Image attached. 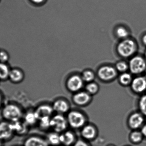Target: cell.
<instances>
[{
    "mask_svg": "<svg viewBox=\"0 0 146 146\" xmlns=\"http://www.w3.org/2000/svg\"><path fill=\"white\" fill-rule=\"evenodd\" d=\"M139 108L141 114L146 116V94L142 96L140 99Z\"/></svg>",
    "mask_w": 146,
    "mask_h": 146,
    "instance_id": "cell-27",
    "label": "cell"
},
{
    "mask_svg": "<svg viewBox=\"0 0 146 146\" xmlns=\"http://www.w3.org/2000/svg\"><path fill=\"white\" fill-rule=\"evenodd\" d=\"M143 135L141 132L135 131L132 132L130 135V140L133 143L137 144L142 141Z\"/></svg>",
    "mask_w": 146,
    "mask_h": 146,
    "instance_id": "cell-24",
    "label": "cell"
},
{
    "mask_svg": "<svg viewBox=\"0 0 146 146\" xmlns=\"http://www.w3.org/2000/svg\"><path fill=\"white\" fill-rule=\"evenodd\" d=\"M52 106L56 114L66 115L71 110L70 103L64 98L56 99L53 102Z\"/></svg>",
    "mask_w": 146,
    "mask_h": 146,
    "instance_id": "cell-9",
    "label": "cell"
},
{
    "mask_svg": "<svg viewBox=\"0 0 146 146\" xmlns=\"http://www.w3.org/2000/svg\"><path fill=\"white\" fill-rule=\"evenodd\" d=\"M2 141L0 140V146H3Z\"/></svg>",
    "mask_w": 146,
    "mask_h": 146,
    "instance_id": "cell-36",
    "label": "cell"
},
{
    "mask_svg": "<svg viewBox=\"0 0 146 146\" xmlns=\"http://www.w3.org/2000/svg\"><path fill=\"white\" fill-rule=\"evenodd\" d=\"M81 77L84 82L88 83L93 81L95 79V75L92 71L88 69L83 72Z\"/></svg>",
    "mask_w": 146,
    "mask_h": 146,
    "instance_id": "cell-22",
    "label": "cell"
},
{
    "mask_svg": "<svg viewBox=\"0 0 146 146\" xmlns=\"http://www.w3.org/2000/svg\"><path fill=\"white\" fill-rule=\"evenodd\" d=\"M72 146H92L89 142L82 139H77Z\"/></svg>",
    "mask_w": 146,
    "mask_h": 146,
    "instance_id": "cell-30",
    "label": "cell"
},
{
    "mask_svg": "<svg viewBox=\"0 0 146 146\" xmlns=\"http://www.w3.org/2000/svg\"><path fill=\"white\" fill-rule=\"evenodd\" d=\"M68 126L74 130H80L88 123L87 116L78 109H71L66 114Z\"/></svg>",
    "mask_w": 146,
    "mask_h": 146,
    "instance_id": "cell-1",
    "label": "cell"
},
{
    "mask_svg": "<svg viewBox=\"0 0 146 146\" xmlns=\"http://www.w3.org/2000/svg\"><path fill=\"white\" fill-rule=\"evenodd\" d=\"M33 3H36L37 4H42L46 0H31Z\"/></svg>",
    "mask_w": 146,
    "mask_h": 146,
    "instance_id": "cell-32",
    "label": "cell"
},
{
    "mask_svg": "<svg viewBox=\"0 0 146 146\" xmlns=\"http://www.w3.org/2000/svg\"><path fill=\"white\" fill-rule=\"evenodd\" d=\"M68 126L66 117L61 114L53 115L50 118V129L58 133L67 130Z\"/></svg>",
    "mask_w": 146,
    "mask_h": 146,
    "instance_id": "cell-3",
    "label": "cell"
},
{
    "mask_svg": "<svg viewBox=\"0 0 146 146\" xmlns=\"http://www.w3.org/2000/svg\"><path fill=\"white\" fill-rule=\"evenodd\" d=\"M9 76L11 81L15 82L21 81L23 78V75L19 70L17 69H13L9 72Z\"/></svg>",
    "mask_w": 146,
    "mask_h": 146,
    "instance_id": "cell-23",
    "label": "cell"
},
{
    "mask_svg": "<svg viewBox=\"0 0 146 146\" xmlns=\"http://www.w3.org/2000/svg\"><path fill=\"white\" fill-rule=\"evenodd\" d=\"M24 146H49L47 140L38 135L27 137L24 142Z\"/></svg>",
    "mask_w": 146,
    "mask_h": 146,
    "instance_id": "cell-14",
    "label": "cell"
},
{
    "mask_svg": "<svg viewBox=\"0 0 146 146\" xmlns=\"http://www.w3.org/2000/svg\"><path fill=\"white\" fill-rule=\"evenodd\" d=\"M118 54L123 57H128L136 50V45L131 39H125L121 42L117 47Z\"/></svg>",
    "mask_w": 146,
    "mask_h": 146,
    "instance_id": "cell-5",
    "label": "cell"
},
{
    "mask_svg": "<svg viewBox=\"0 0 146 146\" xmlns=\"http://www.w3.org/2000/svg\"><path fill=\"white\" fill-rule=\"evenodd\" d=\"M131 86L135 92L142 93L146 89V79L144 77H137L132 81Z\"/></svg>",
    "mask_w": 146,
    "mask_h": 146,
    "instance_id": "cell-16",
    "label": "cell"
},
{
    "mask_svg": "<svg viewBox=\"0 0 146 146\" xmlns=\"http://www.w3.org/2000/svg\"><path fill=\"white\" fill-rule=\"evenodd\" d=\"M99 90L98 84L94 81L88 83L85 87V91L92 96L96 95Z\"/></svg>",
    "mask_w": 146,
    "mask_h": 146,
    "instance_id": "cell-20",
    "label": "cell"
},
{
    "mask_svg": "<svg viewBox=\"0 0 146 146\" xmlns=\"http://www.w3.org/2000/svg\"><path fill=\"white\" fill-rule=\"evenodd\" d=\"M73 103L80 107H84L89 105L92 100V96L86 91H81L73 94L72 98Z\"/></svg>",
    "mask_w": 146,
    "mask_h": 146,
    "instance_id": "cell-4",
    "label": "cell"
},
{
    "mask_svg": "<svg viewBox=\"0 0 146 146\" xmlns=\"http://www.w3.org/2000/svg\"></svg>",
    "mask_w": 146,
    "mask_h": 146,
    "instance_id": "cell-39",
    "label": "cell"
},
{
    "mask_svg": "<svg viewBox=\"0 0 146 146\" xmlns=\"http://www.w3.org/2000/svg\"><path fill=\"white\" fill-rule=\"evenodd\" d=\"M49 146H60L61 145L60 134L52 131L48 134L46 138Z\"/></svg>",
    "mask_w": 146,
    "mask_h": 146,
    "instance_id": "cell-19",
    "label": "cell"
},
{
    "mask_svg": "<svg viewBox=\"0 0 146 146\" xmlns=\"http://www.w3.org/2000/svg\"><path fill=\"white\" fill-rule=\"evenodd\" d=\"M106 146H115L113 145H111V144H110V145H107Z\"/></svg>",
    "mask_w": 146,
    "mask_h": 146,
    "instance_id": "cell-37",
    "label": "cell"
},
{
    "mask_svg": "<svg viewBox=\"0 0 146 146\" xmlns=\"http://www.w3.org/2000/svg\"><path fill=\"white\" fill-rule=\"evenodd\" d=\"M8 59V56L7 53H5V52H0V61H1L4 62L7 61Z\"/></svg>",
    "mask_w": 146,
    "mask_h": 146,
    "instance_id": "cell-31",
    "label": "cell"
},
{
    "mask_svg": "<svg viewBox=\"0 0 146 146\" xmlns=\"http://www.w3.org/2000/svg\"><path fill=\"white\" fill-rule=\"evenodd\" d=\"M84 83L81 76L74 75L68 79L66 86L69 92L74 93L82 90L84 86Z\"/></svg>",
    "mask_w": 146,
    "mask_h": 146,
    "instance_id": "cell-7",
    "label": "cell"
},
{
    "mask_svg": "<svg viewBox=\"0 0 146 146\" xmlns=\"http://www.w3.org/2000/svg\"><path fill=\"white\" fill-rule=\"evenodd\" d=\"M13 129L15 134L19 135H25L28 131L29 126L23 121L21 120L12 123Z\"/></svg>",
    "mask_w": 146,
    "mask_h": 146,
    "instance_id": "cell-17",
    "label": "cell"
},
{
    "mask_svg": "<svg viewBox=\"0 0 146 146\" xmlns=\"http://www.w3.org/2000/svg\"><path fill=\"white\" fill-rule=\"evenodd\" d=\"M51 117H46L39 119L38 122L39 128L43 131H47L50 129Z\"/></svg>",
    "mask_w": 146,
    "mask_h": 146,
    "instance_id": "cell-21",
    "label": "cell"
},
{
    "mask_svg": "<svg viewBox=\"0 0 146 146\" xmlns=\"http://www.w3.org/2000/svg\"><path fill=\"white\" fill-rule=\"evenodd\" d=\"M98 75L102 81L109 82L113 80L116 77L117 72L116 69L113 67L106 65L99 69Z\"/></svg>",
    "mask_w": 146,
    "mask_h": 146,
    "instance_id": "cell-8",
    "label": "cell"
},
{
    "mask_svg": "<svg viewBox=\"0 0 146 146\" xmlns=\"http://www.w3.org/2000/svg\"><path fill=\"white\" fill-rule=\"evenodd\" d=\"M23 118L24 119L23 121L29 127L34 126L38 122V119L34 111H27L24 115Z\"/></svg>",
    "mask_w": 146,
    "mask_h": 146,
    "instance_id": "cell-18",
    "label": "cell"
},
{
    "mask_svg": "<svg viewBox=\"0 0 146 146\" xmlns=\"http://www.w3.org/2000/svg\"><path fill=\"white\" fill-rule=\"evenodd\" d=\"M15 133L13 129L12 123L7 121L0 122V140L8 141L12 139Z\"/></svg>",
    "mask_w": 146,
    "mask_h": 146,
    "instance_id": "cell-10",
    "label": "cell"
},
{
    "mask_svg": "<svg viewBox=\"0 0 146 146\" xmlns=\"http://www.w3.org/2000/svg\"><path fill=\"white\" fill-rule=\"evenodd\" d=\"M143 42L146 45V35H145L143 38Z\"/></svg>",
    "mask_w": 146,
    "mask_h": 146,
    "instance_id": "cell-35",
    "label": "cell"
},
{
    "mask_svg": "<svg viewBox=\"0 0 146 146\" xmlns=\"http://www.w3.org/2000/svg\"><path fill=\"white\" fill-rule=\"evenodd\" d=\"M145 119L143 115L135 113L129 116L128 121L129 126L132 129H136L140 127L144 123Z\"/></svg>",
    "mask_w": 146,
    "mask_h": 146,
    "instance_id": "cell-15",
    "label": "cell"
},
{
    "mask_svg": "<svg viewBox=\"0 0 146 146\" xmlns=\"http://www.w3.org/2000/svg\"><path fill=\"white\" fill-rule=\"evenodd\" d=\"M117 36L121 39H124L127 37L128 35L127 31L124 27H120L116 31Z\"/></svg>",
    "mask_w": 146,
    "mask_h": 146,
    "instance_id": "cell-28",
    "label": "cell"
},
{
    "mask_svg": "<svg viewBox=\"0 0 146 146\" xmlns=\"http://www.w3.org/2000/svg\"><path fill=\"white\" fill-rule=\"evenodd\" d=\"M146 67L145 61L140 57H133L129 62V69L133 73L139 74L142 73L145 69Z\"/></svg>",
    "mask_w": 146,
    "mask_h": 146,
    "instance_id": "cell-11",
    "label": "cell"
},
{
    "mask_svg": "<svg viewBox=\"0 0 146 146\" xmlns=\"http://www.w3.org/2000/svg\"><path fill=\"white\" fill-rule=\"evenodd\" d=\"M127 65L124 62H119L116 65V69L120 72H125L126 70H127Z\"/></svg>",
    "mask_w": 146,
    "mask_h": 146,
    "instance_id": "cell-29",
    "label": "cell"
},
{
    "mask_svg": "<svg viewBox=\"0 0 146 146\" xmlns=\"http://www.w3.org/2000/svg\"><path fill=\"white\" fill-rule=\"evenodd\" d=\"M34 111L37 117L38 121L42 117H51L54 112L52 105L48 103L39 105L35 109Z\"/></svg>",
    "mask_w": 146,
    "mask_h": 146,
    "instance_id": "cell-12",
    "label": "cell"
},
{
    "mask_svg": "<svg viewBox=\"0 0 146 146\" xmlns=\"http://www.w3.org/2000/svg\"><path fill=\"white\" fill-rule=\"evenodd\" d=\"M2 116L5 121L13 123L21 120L24 114L21 108L15 104L9 103L3 108Z\"/></svg>",
    "mask_w": 146,
    "mask_h": 146,
    "instance_id": "cell-2",
    "label": "cell"
},
{
    "mask_svg": "<svg viewBox=\"0 0 146 146\" xmlns=\"http://www.w3.org/2000/svg\"><path fill=\"white\" fill-rule=\"evenodd\" d=\"M141 132L143 134V136L146 137V124L142 127Z\"/></svg>",
    "mask_w": 146,
    "mask_h": 146,
    "instance_id": "cell-33",
    "label": "cell"
},
{
    "mask_svg": "<svg viewBox=\"0 0 146 146\" xmlns=\"http://www.w3.org/2000/svg\"><path fill=\"white\" fill-rule=\"evenodd\" d=\"M61 143L64 146H72L77 140L76 135L72 130H67L60 134Z\"/></svg>",
    "mask_w": 146,
    "mask_h": 146,
    "instance_id": "cell-13",
    "label": "cell"
},
{
    "mask_svg": "<svg viewBox=\"0 0 146 146\" xmlns=\"http://www.w3.org/2000/svg\"><path fill=\"white\" fill-rule=\"evenodd\" d=\"M132 77L127 73H124L120 75L119 77V82L123 85L127 86L132 82Z\"/></svg>",
    "mask_w": 146,
    "mask_h": 146,
    "instance_id": "cell-25",
    "label": "cell"
},
{
    "mask_svg": "<svg viewBox=\"0 0 146 146\" xmlns=\"http://www.w3.org/2000/svg\"><path fill=\"white\" fill-rule=\"evenodd\" d=\"M80 134L82 139L90 142L97 139L98 130L95 125L88 123L80 130Z\"/></svg>",
    "mask_w": 146,
    "mask_h": 146,
    "instance_id": "cell-6",
    "label": "cell"
},
{
    "mask_svg": "<svg viewBox=\"0 0 146 146\" xmlns=\"http://www.w3.org/2000/svg\"><path fill=\"white\" fill-rule=\"evenodd\" d=\"M3 99V98L1 94L0 93V107L2 103Z\"/></svg>",
    "mask_w": 146,
    "mask_h": 146,
    "instance_id": "cell-34",
    "label": "cell"
},
{
    "mask_svg": "<svg viewBox=\"0 0 146 146\" xmlns=\"http://www.w3.org/2000/svg\"><path fill=\"white\" fill-rule=\"evenodd\" d=\"M9 71L7 65L0 63V79H5L9 75Z\"/></svg>",
    "mask_w": 146,
    "mask_h": 146,
    "instance_id": "cell-26",
    "label": "cell"
},
{
    "mask_svg": "<svg viewBox=\"0 0 146 146\" xmlns=\"http://www.w3.org/2000/svg\"><path fill=\"white\" fill-rule=\"evenodd\" d=\"M145 55H146V53H145Z\"/></svg>",
    "mask_w": 146,
    "mask_h": 146,
    "instance_id": "cell-38",
    "label": "cell"
}]
</instances>
